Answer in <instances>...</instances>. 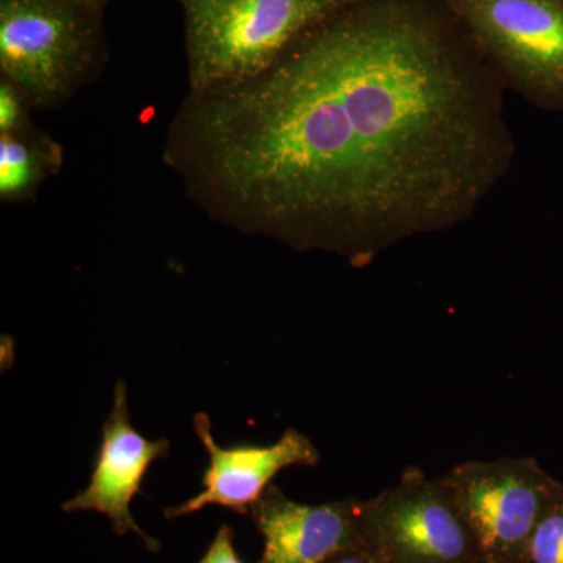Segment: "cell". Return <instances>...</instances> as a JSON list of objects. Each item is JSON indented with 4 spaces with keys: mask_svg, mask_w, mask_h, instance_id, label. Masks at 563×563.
<instances>
[{
    "mask_svg": "<svg viewBox=\"0 0 563 563\" xmlns=\"http://www.w3.org/2000/svg\"><path fill=\"white\" fill-rule=\"evenodd\" d=\"M504 85L415 7L351 0L265 73L188 91L163 162L211 220L368 265L507 176Z\"/></svg>",
    "mask_w": 563,
    "mask_h": 563,
    "instance_id": "1",
    "label": "cell"
},
{
    "mask_svg": "<svg viewBox=\"0 0 563 563\" xmlns=\"http://www.w3.org/2000/svg\"><path fill=\"white\" fill-rule=\"evenodd\" d=\"M106 62L99 5L0 0V70L29 107L52 110L95 80Z\"/></svg>",
    "mask_w": 563,
    "mask_h": 563,
    "instance_id": "2",
    "label": "cell"
},
{
    "mask_svg": "<svg viewBox=\"0 0 563 563\" xmlns=\"http://www.w3.org/2000/svg\"><path fill=\"white\" fill-rule=\"evenodd\" d=\"M351 0H184L190 90L252 79Z\"/></svg>",
    "mask_w": 563,
    "mask_h": 563,
    "instance_id": "3",
    "label": "cell"
},
{
    "mask_svg": "<svg viewBox=\"0 0 563 563\" xmlns=\"http://www.w3.org/2000/svg\"><path fill=\"white\" fill-rule=\"evenodd\" d=\"M485 563H518L563 485L532 457L459 463L442 476Z\"/></svg>",
    "mask_w": 563,
    "mask_h": 563,
    "instance_id": "4",
    "label": "cell"
},
{
    "mask_svg": "<svg viewBox=\"0 0 563 563\" xmlns=\"http://www.w3.org/2000/svg\"><path fill=\"white\" fill-rule=\"evenodd\" d=\"M362 536L391 563H485L442 477L431 479L417 466L362 501Z\"/></svg>",
    "mask_w": 563,
    "mask_h": 563,
    "instance_id": "5",
    "label": "cell"
},
{
    "mask_svg": "<svg viewBox=\"0 0 563 563\" xmlns=\"http://www.w3.org/2000/svg\"><path fill=\"white\" fill-rule=\"evenodd\" d=\"M507 85L563 111V0H454Z\"/></svg>",
    "mask_w": 563,
    "mask_h": 563,
    "instance_id": "6",
    "label": "cell"
},
{
    "mask_svg": "<svg viewBox=\"0 0 563 563\" xmlns=\"http://www.w3.org/2000/svg\"><path fill=\"white\" fill-rule=\"evenodd\" d=\"M172 443L168 440L151 442L133 428L128 407V388L124 380H120L114 388L113 409L103 422L101 448L90 485L63 504V512L92 510L106 515L118 536L135 532L147 550L157 553L161 543L141 531L133 520L131 503L136 495L143 493L141 484L152 463L166 457Z\"/></svg>",
    "mask_w": 563,
    "mask_h": 563,
    "instance_id": "7",
    "label": "cell"
},
{
    "mask_svg": "<svg viewBox=\"0 0 563 563\" xmlns=\"http://www.w3.org/2000/svg\"><path fill=\"white\" fill-rule=\"evenodd\" d=\"M192 422L210 455L209 466L202 474L203 490L181 506L165 509L168 520L198 512L211 504L228 507L239 515L251 514L277 473L290 466H317L321 459L312 440L292 428L268 446L222 448L211 435L210 418L206 413H196Z\"/></svg>",
    "mask_w": 563,
    "mask_h": 563,
    "instance_id": "8",
    "label": "cell"
},
{
    "mask_svg": "<svg viewBox=\"0 0 563 563\" xmlns=\"http://www.w3.org/2000/svg\"><path fill=\"white\" fill-rule=\"evenodd\" d=\"M251 515L265 540L258 563H324L363 544L358 499L301 504L269 485Z\"/></svg>",
    "mask_w": 563,
    "mask_h": 563,
    "instance_id": "9",
    "label": "cell"
},
{
    "mask_svg": "<svg viewBox=\"0 0 563 563\" xmlns=\"http://www.w3.org/2000/svg\"><path fill=\"white\" fill-rule=\"evenodd\" d=\"M60 165V146L31 125L0 133V198L5 202L32 198L41 181Z\"/></svg>",
    "mask_w": 563,
    "mask_h": 563,
    "instance_id": "10",
    "label": "cell"
},
{
    "mask_svg": "<svg viewBox=\"0 0 563 563\" xmlns=\"http://www.w3.org/2000/svg\"><path fill=\"white\" fill-rule=\"evenodd\" d=\"M518 563H563V495L533 529Z\"/></svg>",
    "mask_w": 563,
    "mask_h": 563,
    "instance_id": "11",
    "label": "cell"
},
{
    "mask_svg": "<svg viewBox=\"0 0 563 563\" xmlns=\"http://www.w3.org/2000/svg\"><path fill=\"white\" fill-rule=\"evenodd\" d=\"M29 103L20 90L9 80L2 79L0 84V133H9L24 128L27 122Z\"/></svg>",
    "mask_w": 563,
    "mask_h": 563,
    "instance_id": "12",
    "label": "cell"
},
{
    "mask_svg": "<svg viewBox=\"0 0 563 563\" xmlns=\"http://www.w3.org/2000/svg\"><path fill=\"white\" fill-rule=\"evenodd\" d=\"M233 540H235V533H233L231 526L222 525L218 529L209 551L199 563H244L236 554Z\"/></svg>",
    "mask_w": 563,
    "mask_h": 563,
    "instance_id": "13",
    "label": "cell"
},
{
    "mask_svg": "<svg viewBox=\"0 0 563 563\" xmlns=\"http://www.w3.org/2000/svg\"><path fill=\"white\" fill-rule=\"evenodd\" d=\"M324 563H391L383 554L369 548L368 544H358V547L344 550L342 553L333 555Z\"/></svg>",
    "mask_w": 563,
    "mask_h": 563,
    "instance_id": "14",
    "label": "cell"
},
{
    "mask_svg": "<svg viewBox=\"0 0 563 563\" xmlns=\"http://www.w3.org/2000/svg\"><path fill=\"white\" fill-rule=\"evenodd\" d=\"M92 2L98 3V5L101 7L106 0H92Z\"/></svg>",
    "mask_w": 563,
    "mask_h": 563,
    "instance_id": "15",
    "label": "cell"
},
{
    "mask_svg": "<svg viewBox=\"0 0 563 563\" xmlns=\"http://www.w3.org/2000/svg\"><path fill=\"white\" fill-rule=\"evenodd\" d=\"M81 2H91V3H95V2H92V0H81ZM96 5H98V3H96Z\"/></svg>",
    "mask_w": 563,
    "mask_h": 563,
    "instance_id": "16",
    "label": "cell"
}]
</instances>
